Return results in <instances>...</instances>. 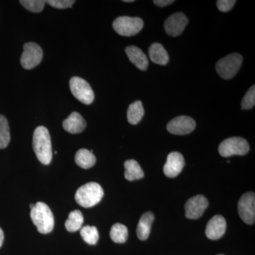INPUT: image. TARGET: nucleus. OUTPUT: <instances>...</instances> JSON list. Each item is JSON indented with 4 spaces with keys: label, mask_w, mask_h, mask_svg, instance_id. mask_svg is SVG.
<instances>
[{
    "label": "nucleus",
    "mask_w": 255,
    "mask_h": 255,
    "mask_svg": "<svg viewBox=\"0 0 255 255\" xmlns=\"http://www.w3.org/2000/svg\"><path fill=\"white\" fill-rule=\"evenodd\" d=\"M240 217L248 225L254 224L255 221V194L247 192L243 194L238 202Z\"/></svg>",
    "instance_id": "obj_9"
},
{
    "label": "nucleus",
    "mask_w": 255,
    "mask_h": 255,
    "mask_svg": "<svg viewBox=\"0 0 255 255\" xmlns=\"http://www.w3.org/2000/svg\"><path fill=\"white\" fill-rule=\"evenodd\" d=\"M124 2H133L134 0H124Z\"/></svg>",
    "instance_id": "obj_32"
},
{
    "label": "nucleus",
    "mask_w": 255,
    "mask_h": 255,
    "mask_svg": "<svg viewBox=\"0 0 255 255\" xmlns=\"http://www.w3.org/2000/svg\"><path fill=\"white\" fill-rule=\"evenodd\" d=\"M243 63V56L239 53H231L221 58L216 63L217 73L224 80H230L236 76Z\"/></svg>",
    "instance_id": "obj_4"
},
{
    "label": "nucleus",
    "mask_w": 255,
    "mask_h": 255,
    "mask_svg": "<svg viewBox=\"0 0 255 255\" xmlns=\"http://www.w3.org/2000/svg\"><path fill=\"white\" fill-rule=\"evenodd\" d=\"M104 194L103 189L98 183L90 182L79 188L75 193V199L82 207L91 208L100 202Z\"/></svg>",
    "instance_id": "obj_3"
},
{
    "label": "nucleus",
    "mask_w": 255,
    "mask_h": 255,
    "mask_svg": "<svg viewBox=\"0 0 255 255\" xmlns=\"http://www.w3.org/2000/svg\"><path fill=\"white\" fill-rule=\"evenodd\" d=\"M70 88L74 97L86 105H91L95 100V94L90 84L84 79L73 77L70 80Z\"/></svg>",
    "instance_id": "obj_7"
},
{
    "label": "nucleus",
    "mask_w": 255,
    "mask_h": 255,
    "mask_svg": "<svg viewBox=\"0 0 255 255\" xmlns=\"http://www.w3.org/2000/svg\"><path fill=\"white\" fill-rule=\"evenodd\" d=\"M255 86L253 85L247 92L246 95L242 100V110H249L255 107Z\"/></svg>",
    "instance_id": "obj_27"
},
{
    "label": "nucleus",
    "mask_w": 255,
    "mask_h": 255,
    "mask_svg": "<svg viewBox=\"0 0 255 255\" xmlns=\"http://www.w3.org/2000/svg\"><path fill=\"white\" fill-rule=\"evenodd\" d=\"M33 148L37 158L43 164H49L53 157L51 139L49 131L44 127L35 129L33 136Z\"/></svg>",
    "instance_id": "obj_1"
},
{
    "label": "nucleus",
    "mask_w": 255,
    "mask_h": 255,
    "mask_svg": "<svg viewBox=\"0 0 255 255\" xmlns=\"http://www.w3.org/2000/svg\"><path fill=\"white\" fill-rule=\"evenodd\" d=\"M124 167H125L124 176L128 181L137 180L144 177L143 170L135 159H128L126 161Z\"/></svg>",
    "instance_id": "obj_19"
},
{
    "label": "nucleus",
    "mask_w": 255,
    "mask_h": 255,
    "mask_svg": "<svg viewBox=\"0 0 255 255\" xmlns=\"http://www.w3.org/2000/svg\"><path fill=\"white\" fill-rule=\"evenodd\" d=\"M184 165V157L180 152H170L164 166V173L167 177H176L181 173Z\"/></svg>",
    "instance_id": "obj_13"
},
{
    "label": "nucleus",
    "mask_w": 255,
    "mask_h": 255,
    "mask_svg": "<svg viewBox=\"0 0 255 255\" xmlns=\"http://www.w3.org/2000/svg\"><path fill=\"white\" fill-rule=\"evenodd\" d=\"M4 233H3L2 230L0 228V248H1V246L3 244V241H4Z\"/></svg>",
    "instance_id": "obj_31"
},
{
    "label": "nucleus",
    "mask_w": 255,
    "mask_h": 255,
    "mask_svg": "<svg viewBox=\"0 0 255 255\" xmlns=\"http://www.w3.org/2000/svg\"><path fill=\"white\" fill-rule=\"evenodd\" d=\"M209 206V201L204 195H196L190 198L184 205L185 216L188 219H199Z\"/></svg>",
    "instance_id": "obj_10"
},
{
    "label": "nucleus",
    "mask_w": 255,
    "mask_h": 255,
    "mask_svg": "<svg viewBox=\"0 0 255 255\" xmlns=\"http://www.w3.org/2000/svg\"><path fill=\"white\" fill-rule=\"evenodd\" d=\"M83 222L84 217L81 211L75 210L69 214L68 219L65 222V228L68 232H76L81 229Z\"/></svg>",
    "instance_id": "obj_22"
},
{
    "label": "nucleus",
    "mask_w": 255,
    "mask_h": 255,
    "mask_svg": "<svg viewBox=\"0 0 255 255\" xmlns=\"http://www.w3.org/2000/svg\"><path fill=\"white\" fill-rule=\"evenodd\" d=\"M236 3L235 0H219L217 1V6L220 11L227 12L232 9Z\"/></svg>",
    "instance_id": "obj_29"
},
{
    "label": "nucleus",
    "mask_w": 255,
    "mask_h": 255,
    "mask_svg": "<svg viewBox=\"0 0 255 255\" xmlns=\"http://www.w3.org/2000/svg\"><path fill=\"white\" fill-rule=\"evenodd\" d=\"M75 161L79 167L87 169L95 165L97 159L92 151L87 149H80L75 154Z\"/></svg>",
    "instance_id": "obj_20"
},
{
    "label": "nucleus",
    "mask_w": 255,
    "mask_h": 255,
    "mask_svg": "<svg viewBox=\"0 0 255 255\" xmlns=\"http://www.w3.org/2000/svg\"><path fill=\"white\" fill-rule=\"evenodd\" d=\"M43 50L41 47L33 42L25 43L23 45V52L21 55V65L26 70H31L36 68L43 59Z\"/></svg>",
    "instance_id": "obj_8"
},
{
    "label": "nucleus",
    "mask_w": 255,
    "mask_h": 255,
    "mask_svg": "<svg viewBox=\"0 0 255 255\" xmlns=\"http://www.w3.org/2000/svg\"><path fill=\"white\" fill-rule=\"evenodd\" d=\"M31 218L38 232L47 234L54 227V216L47 204L38 202L31 209Z\"/></svg>",
    "instance_id": "obj_2"
},
{
    "label": "nucleus",
    "mask_w": 255,
    "mask_h": 255,
    "mask_svg": "<svg viewBox=\"0 0 255 255\" xmlns=\"http://www.w3.org/2000/svg\"><path fill=\"white\" fill-rule=\"evenodd\" d=\"M154 220L155 216L152 212H146L142 214L136 230L137 236L139 240L143 241L148 238Z\"/></svg>",
    "instance_id": "obj_17"
},
{
    "label": "nucleus",
    "mask_w": 255,
    "mask_h": 255,
    "mask_svg": "<svg viewBox=\"0 0 255 255\" xmlns=\"http://www.w3.org/2000/svg\"><path fill=\"white\" fill-rule=\"evenodd\" d=\"M75 0H48L46 1L47 4L50 5L56 9H67L72 7L75 4Z\"/></svg>",
    "instance_id": "obj_28"
},
{
    "label": "nucleus",
    "mask_w": 255,
    "mask_h": 255,
    "mask_svg": "<svg viewBox=\"0 0 255 255\" xmlns=\"http://www.w3.org/2000/svg\"><path fill=\"white\" fill-rule=\"evenodd\" d=\"M196 122L187 116H180L171 120L167 124V129L170 133L184 135L190 133L195 129Z\"/></svg>",
    "instance_id": "obj_11"
},
{
    "label": "nucleus",
    "mask_w": 255,
    "mask_h": 255,
    "mask_svg": "<svg viewBox=\"0 0 255 255\" xmlns=\"http://www.w3.org/2000/svg\"><path fill=\"white\" fill-rule=\"evenodd\" d=\"M35 204H31L30 205V208H31V209H33V207H34Z\"/></svg>",
    "instance_id": "obj_33"
},
{
    "label": "nucleus",
    "mask_w": 255,
    "mask_h": 255,
    "mask_svg": "<svg viewBox=\"0 0 255 255\" xmlns=\"http://www.w3.org/2000/svg\"><path fill=\"white\" fill-rule=\"evenodd\" d=\"M10 142L9 126L7 119L0 115V149L7 147Z\"/></svg>",
    "instance_id": "obj_25"
},
{
    "label": "nucleus",
    "mask_w": 255,
    "mask_h": 255,
    "mask_svg": "<svg viewBox=\"0 0 255 255\" xmlns=\"http://www.w3.org/2000/svg\"><path fill=\"white\" fill-rule=\"evenodd\" d=\"M128 231L127 226L121 223H115L110 231V237L116 243H124L127 242Z\"/></svg>",
    "instance_id": "obj_23"
},
{
    "label": "nucleus",
    "mask_w": 255,
    "mask_h": 255,
    "mask_svg": "<svg viewBox=\"0 0 255 255\" xmlns=\"http://www.w3.org/2000/svg\"><path fill=\"white\" fill-rule=\"evenodd\" d=\"M154 4L160 7H164V6H168L174 2L173 0H155L153 1Z\"/></svg>",
    "instance_id": "obj_30"
},
{
    "label": "nucleus",
    "mask_w": 255,
    "mask_h": 255,
    "mask_svg": "<svg viewBox=\"0 0 255 255\" xmlns=\"http://www.w3.org/2000/svg\"><path fill=\"white\" fill-rule=\"evenodd\" d=\"M189 19L182 12L172 14L164 21V29L169 36L176 37L182 34L187 26Z\"/></svg>",
    "instance_id": "obj_12"
},
{
    "label": "nucleus",
    "mask_w": 255,
    "mask_h": 255,
    "mask_svg": "<svg viewBox=\"0 0 255 255\" xmlns=\"http://www.w3.org/2000/svg\"><path fill=\"white\" fill-rule=\"evenodd\" d=\"M145 111L140 101H136L129 106L127 111L128 122L132 125H136L141 121Z\"/></svg>",
    "instance_id": "obj_21"
},
{
    "label": "nucleus",
    "mask_w": 255,
    "mask_h": 255,
    "mask_svg": "<svg viewBox=\"0 0 255 255\" xmlns=\"http://www.w3.org/2000/svg\"><path fill=\"white\" fill-rule=\"evenodd\" d=\"M226 231V221L223 216L216 215L210 219L206 228V236L210 240L216 241L224 236Z\"/></svg>",
    "instance_id": "obj_14"
},
{
    "label": "nucleus",
    "mask_w": 255,
    "mask_h": 255,
    "mask_svg": "<svg viewBox=\"0 0 255 255\" xmlns=\"http://www.w3.org/2000/svg\"><path fill=\"white\" fill-rule=\"evenodd\" d=\"M223 255V254H219V255Z\"/></svg>",
    "instance_id": "obj_34"
},
{
    "label": "nucleus",
    "mask_w": 255,
    "mask_h": 255,
    "mask_svg": "<svg viewBox=\"0 0 255 255\" xmlns=\"http://www.w3.org/2000/svg\"><path fill=\"white\" fill-rule=\"evenodd\" d=\"M148 53L152 63L160 65H166L168 63V53L160 43H152L149 48Z\"/></svg>",
    "instance_id": "obj_18"
},
{
    "label": "nucleus",
    "mask_w": 255,
    "mask_h": 255,
    "mask_svg": "<svg viewBox=\"0 0 255 255\" xmlns=\"http://www.w3.org/2000/svg\"><path fill=\"white\" fill-rule=\"evenodd\" d=\"M63 127L70 133H80L85 130L87 122L78 112H73L68 118L63 121Z\"/></svg>",
    "instance_id": "obj_15"
},
{
    "label": "nucleus",
    "mask_w": 255,
    "mask_h": 255,
    "mask_svg": "<svg viewBox=\"0 0 255 255\" xmlns=\"http://www.w3.org/2000/svg\"><path fill=\"white\" fill-rule=\"evenodd\" d=\"M23 7L31 12L39 13L43 11L46 1L44 0H21L20 1Z\"/></svg>",
    "instance_id": "obj_26"
},
{
    "label": "nucleus",
    "mask_w": 255,
    "mask_h": 255,
    "mask_svg": "<svg viewBox=\"0 0 255 255\" xmlns=\"http://www.w3.org/2000/svg\"><path fill=\"white\" fill-rule=\"evenodd\" d=\"M250 145L246 139L232 137L223 140L219 147L220 155L224 157L233 155H245L249 152Z\"/></svg>",
    "instance_id": "obj_6"
},
{
    "label": "nucleus",
    "mask_w": 255,
    "mask_h": 255,
    "mask_svg": "<svg viewBox=\"0 0 255 255\" xmlns=\"http://www.w3.org/2000/svg\"><path fill=\"white\" fill-rule=\"evenodd\" d=\"M126 53L129 60L136 68L142 71H145L148 68V60L147 56L140 48L131 46L126 48Z\"/></svg>",
    "instance_id": "obj_16"
},
{
    "label": "nucleus",
    "mask_w": 255,
    "mask_h": 255,
    "mask_svg": "<svg viewBox=\"0 0 255 255\" xmlns=\"http://www.w3.org/2000/svg\"><path fill=\"white\" fill-rule=\"evenodd\" d=\"M80 235L85 243L90 246H95L100 238L98 230L95 226H84L80 229Z\"/></svg>",
    "instance_id": "obj_24"
},
{
    "label": "nucleus",
    "mask_w": 255,
    "mask_h": 255,
    "mask_svg": "<svg viewBox=\"0 0 255 255\" xmlns=\"http://www.w3.org/2000/svg\"><path fill=\"white\" fill-rule=\"evenodd\" d=\"M143 27V21L139 17L119 16L113 22L114 31L123 36H132L137 34Z\"/></svg>",
    "instance_id": "obj_5"
}]
</instances>
